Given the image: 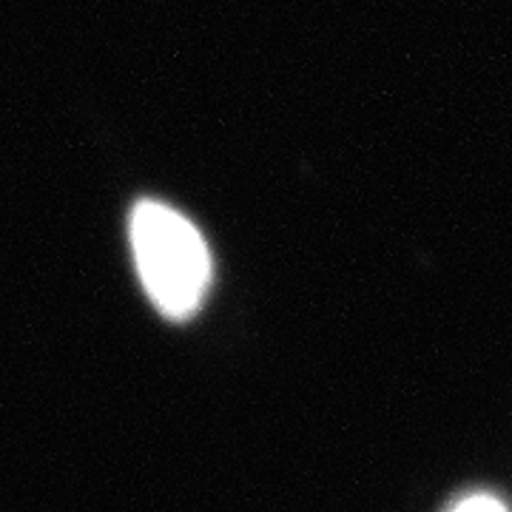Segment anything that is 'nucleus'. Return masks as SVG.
Masks as SVG:
<instances>
[{"label": "nucleus", "mask_w": 512, "mask_h": 512, "mask_svg": "<svg viewBox=\"0 0 512 512\" xmlns=\"http://www.w3.org/2000/svg\"><path fill=\"white\" fill-rule=\"evenodd\" d=\"M131 248L157 311L185 319L200 308L211 285V254L180 211L163 202H140L131 214Z\"/></svg>", "instance_id": "nucleus-1"}, {"label": "nucleus", "mask_w": 512, "mask_h": 512, "mask_svg": "<svg viewBox=\"0 0 512 512\" xmlns=\"http://www.w3.org/2000/svg\"><path fill=\"white\" fill-rule=\"evenodd\" d=\"M450 512H510L495 495L478 493V495H467L464 501H458L456 507Z\"/></svg>", "instance_id": "nucleus-2"}]
</instances>
